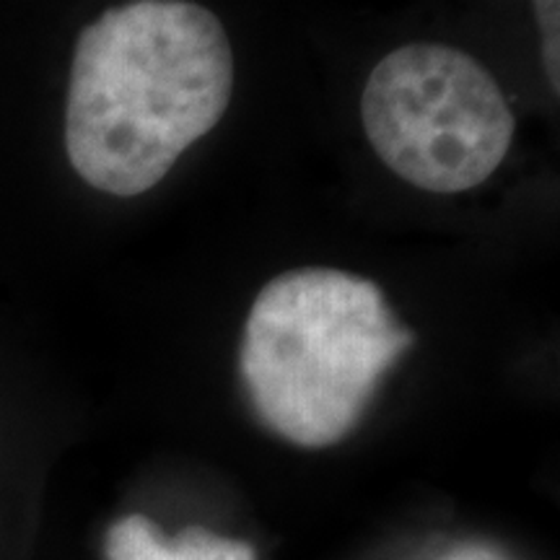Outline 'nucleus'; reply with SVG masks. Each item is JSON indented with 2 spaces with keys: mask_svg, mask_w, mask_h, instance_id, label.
<instances>
[{
  "mask_svg": "<svg viewBox=\"0 0 560 560\" xmlns=\"http://www.w3.org/2000/svg\"><path fill=\"white\" fill-rule=\"evenodd\" d=\"M231 94L234 52L206 5L138 0L104 11L70 62V166L115 198L149 192L221 122Z\"/></svg>",
  "mask_w": 560,
  "mask_h": 560,
  "instance_id": "1",
  "label": "nucleus"
},
{
  "mask_svg": "<svg viewBox=\"0 0 560 560\" xmlns=\"http://www.w3.org/2000/svg\"><path fill=\"white\" fill-rule=\"evenodd\" d=\"M412 340L374 280L299 268L257 293L240 369L268 429L304 450H325L359 425Z\"/></svg>",
  "mask_w": 560,
  "mask_h": 560,
  "instance_id": "2",
  "label": "nucleus"
},
{
  "mask_svg": "<svg viewBox=\"0 0 560 560\" xmlns=\"http://www.w3.org/2000/svg\"><path fill=\"white\" fill-rule=\"evenodd\" d=\"M363 130L397 177L425 192H467L506 159L514 115L472 55L408 45L371 70L361 94Z\"/></svg>",
  "mask_w": 560,
  "mask_h": 560,
  "instance_id": "3",
  "label": "nucleus"
},
{
  "mask_svg": "<svg viewBox=\"0 0 560 560\" xmlns=\"http://www.w3.org/2000/svg\"><path fill=\"white\" fill-rule=\"evenodd\" d=\"M104 556L107 560H257L249 542L202 527H187L177 537H164L159 524L143 514H128L112 524Z\"/></svg>",
  "mask_w": 560,
  "mask_h": 560,
  "instance_id": "4",
  "label": "nucleus"
},
{
  "mask_svg": "<svg viewBox=\"0 0 560 560\" xmlns=\"http://www.w3.org/2000/svg\"><path fill=\"white\" fill-rule=\"evenodd\" d=\"M535 9L542 24L545 60H548L552 83L558 86V3H535Z\"/></svg>",
  "mask_w": 560,
  "mask_h": 560,
  "instance_id": "5",
  "label": "nucleus"
}]
</instances>
